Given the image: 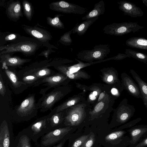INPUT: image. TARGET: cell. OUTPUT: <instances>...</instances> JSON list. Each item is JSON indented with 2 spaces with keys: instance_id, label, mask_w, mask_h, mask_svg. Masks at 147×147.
Here are the masks:
<instances>
[{
  "instance_id": "ac0fdd59",
  "label": "cell",
  "mask_w": 147,
  "mask_h": 147,
  "mask_svg": "<svg viewBox=\"0 0 147 147\" xmlns=\"http://www.w3.org/2000/svg\"><path fill=\"white\" fill-rule=\"evenodd\" d=\"M21 3L19 1L8 2L6 7V13L11 20L16 22L23 17Z\"/></svg>"
},
{
  "instance_id": "d6986e66",
  "label": "cell",
  "mask_w": 147,
  "mask_h": 147,
  "mask_svg": "<svg viewBox=\"0 0 147 147\" xmlns=\"http://www.w3.org/2000/svg\"><path fill=\"white\" fill-rule=\"evenodd\" d=\"M57 107L51 110L48 115V121L51 130L60 128V125L63 121H65L64 110L56 112Z\"/></svg>"
},
{
  "instance_id": "d590c367",
  "label": "cell",
  "mask_w": 147,
  "mask_h": 147,
  "mask_svg": "<svg viewBox=\"0 0 147 147\" xmlns=\"http://www.w3.org/2000/svg\"><path fill=\"white\" fill-rule=\"evenodd\" d=\"M55 52V51L53 50L52 49L47 48V50L42 51L39 55V56H44L47 59L48 58L49 54L53 52Z\"/></svg>"
},
{
  "instance_id": "e0dca14e",
  "label": "cell",
  "mask_w": 147,
  "mask_h": 147,
  "mask_svg": "<svg viewBox=\"0 0 147 147\" xmlns=\"http://www.w3.org/2000/svg\"><path fill=\"white\" fill-rule=\"evenodd\" d=\"M117 3L119 5V9L125 15L136 18L142 16L144 15L141 9L133 3L125 1H119Z\"/></svg>"
},
{
  "instance_id": "30bf717a",
  "label": "cell",
  "mask_w": 147,
  "mask_h": 147,
  "mask_svg": "<svg viewBox=\"0 0 147 147\" xmlns=\"http://www.w3.org/2000/svg\"><path fill=\"white\" fill-rule=\"evenodd\" d=\"M49 7L52 10L66 13L82 15L88 11L87 8L63 1L52 2Z\"/></svg>"
},
{
  "instance_id": "8992f818",
  "label": "cell",
  "mask_w": 147,
  "mask_h": 147,
  "mask_svg": "<svg viewBox=\"0 0 147 147\" xmlns=\"http://www.w3.org/2000/svg\"><path fill=\"white\" fill-rule=\"evenodd\" d=\"M42 97L37 102L40 112H45L51 111L55 104L64 96L65 93L62 87L55 88L47 94L41 93Z\"/></svg>"
},
{
  "instance_id": "cb8c5ba5",
  "label": "cell",
  "mask_w": 147,
  "mask_h": 147,
  "mask_svg": "<svg viewBox=\"0 0 147 147\" xmlns=\"http://www.w3.org/2000/svg\"><path fill=\"white\" fill-rule=\"evenodd\" d=\"M125 43L127 46L132 48L147 50V39L143 37H131L126 40Z\"/></svg>"
},
{
  "instance_id": "5b68a950",
  "label": "cell",
  "mask_w": 147,
  "mask_h": 147,
  "mask_svg": "<svg viewBox=\"0 0 147 147\" xmlns=\"http://www.w3.org/2000/svg\"><path fill=\"white\" fill-rule=\"evenodd\" d=\"M110 52L109 44H100L95 46L91 50L81 51L76 56L77 58L81 60L91 63L94 60H102Z\"/></svg>"
},
{
  "instance_id": "4fadbf2b",
  "label": "cell",
  "mask_w": 147,
  "mask_h": 147,
  "mask_svg": "<svg viewBox=\"0 0 147 147\" xmlns=\"http://www.w3.org/2000/svg\"><path fill=\"white\" fill-rule=\"evenodd\" d=\"M116 113V121L118 124H122L128 121L135 112L133 105L128 103V100L124 99L121 102Z\"/></svg>"
},
{
  "instance_id": "7a4b0ae2",
  "label": "cell",
  "mask_w": 147,
  "mask_h": 147,
  "mask_svg": "<svg viewBox=\"0 0 147 147\" xmlns=\"http://www.w3.org/2000/svg\"><path fill=\"white\" fill-rule=\"evenodd\" d=\"M38 109L39 107L36 102L35 94H29L19 105L16 107L12 119L18 122L28 121L36 116Z\"/></svg>"
},
{
  "instance_id": "f546056e",
  "label": "cell",
  "mask_w": 147,
  "mask_h": 147,
  "mask_svg": "<svg viewBox=\"0 0 147 147\" xmlns=\"http://www.w3.org/2000/svg\"><path fill=\"white\" fill-rule=\"evenodd\" d=\"M127 133L126 131L123 130L117 131L107 135L105 139L107 141H111L123 139L128 136L125 135Z\"/></svg>"
},
{
  "instance_id": "b9f144b4",
  "label": "cell",
  "mask_w": 147,
  "mask_h": 147,
  "mask_svg": "<svg viewBox=\"0 0 147 147\" xmlns=\"http://www.w3.org/2000/svg\"><path fill=\"white\" fill-rule=\"evenodd\" d=\"M105 94L104 92L101 93L99 95L98 100V102L99 101L101 100L104 97Z\"/></svg>"
},
{
  "instance_id": "484cf974",
  "label": "cell",
  "mask_w": 147,
  "mask_h": 147,
  "mask_svg": "<svg viewBox=\"0 0 147 147\" xmlns=\"http://www.w3.org/2000/svg\"><path fill=\"white\" fill-rule=\"evenodd\" d=\"M125 53L147 65V54L130 49H126Z\"/></svg>"
},
{
  "instance_id": "e575fe53",
  "label": "cell",
  "mask_w": 147,
  "mask_h": 147,
  "mask_svg": "<svg viewBox=\"0 0 147 147\" xmlns=\"http://www.w3.org/2000/svg\"><path fill=\"white\" fill-rule=\"evenodd\" d=\"M6 89L4 85L1 73L0 74V94L3 97L5 95Z\"/></svg>"
},
{
  "instance_id": "603a6c76",
  "label": "cell",
  "mask_w": 147,
  "mask_h": 147,
  "mask_svg": "<svg viewBox=\"0 0 147 147\" xmlns=\"http://www.w3.org/2000/svg\"><path fill=\"white\" fill-rule=\"evenodd\" d=\"M105 11V2L103 0H101L94 4L93 9L83 17L82 20L98 17L100 15L104 14Z\"/></svg>"
},
{
  "instance_id": "60d3db41",
  "label": "cell",
  "mask_w": 147,
  "mask_h": 147,
  "mask_svg": "<svg viewBox=\"0 0 147 147\" xmlns=\"http://www.w3.org/2000/svg\"><path fill=\"white\" fill-rule=\"evenodd\" d=\"M112 94L113 95H116L118 94V91L117 89L113 88L111 90Z\"/></svg>"
},
{
  "instance_id": "9a60e30c",
  "label": "cell",
  "mask_w": 147,
  "mask_h": 147,
  "mask_svg": "<svg viewBox=\"0 0 147 147\" xmlns=\"http://www.w3.org/2000/svg\"><path fill=\"white\" fill-rule=\"evenodd\" d=\"M127 131L130 136L128 147H134L147 136V125H135L128 129Z\"/></svg>"
},
{
  "instance_id": "f6af8a7d",
  "label": "cell",
  "mask_w": 147,
  "mask_h": 147,
  "mask_svg": "<svg viewBox=\"0 0 147 147\" xmlns=\"http://www.w3.org/2000/svg\"><path fill=\"white\" fill-rule=\"evenodd\" d=\"M142 1L147 7V0H142Z\"/></svg>"
},
{
  "instance_id": "7bdbcfd3",
  "label": "cell",
  "mask_w": 147,
  "mask_h": 147,
  "mask_svg": "<svg viewBox=\"0 0 147 147\" xmlns=\"http://www.w3.org/2000/svg\"><path fill=\"white\" fill-rule=\"evenodd\" d=\"M89 98L91 100H94L96 99V96L92 94H90L89 96Z\"/></svg>"
},
{
  "instance_id": "74e56055",
  "label": "cell",
  "mask_w": 147,
  "mask_h": 147,
  "mask_svg": "<svg viewBox=\"0 0 147 147\" xmlns=\"http://www.w3.org/2000/svg\"><path fill=\"white\" fill-rule=\"evenodd\" d=\"M147 146V136L139 142L134 147H145Z\"/></svg>"
},
{
  "instance_id": "3957f363",
  "label": "cell",
  "mask_w": 147,
  "mask_h": 147,
  "mask_svg": "<svg viewBox=\"0 0 147 147\" xmlns=\"http://www.w3.org/2000/svg\"><path fill=\"white\" fill-rule=\"evenodd\" d=\"M48 116L45 115L37 119L23 129L35 143L40 137L51 131L48 121Z\"/></svg>"
},
{
  "instance_id": "7c38bea8",
  "label": "cell",
  "mask_w": 147,
  "mask_h": 147,
  "mask_svg": "<svg viewBox=\"0 0 147 147\" xmlns=\"http://www.w3.org/2000/svg\"><path fill=\"white\" fill-rule=\"evenodd\" d=\"M66 79V77L64 74L56 73L51 76L39 79L33 87L37 86L40 84H44L42 85L47 87L41 89L40 92L45 93L50 89L59 87L60 85L64 84Z\"/></svg>"
},
{
  "instance_id": "f35d334b",
  "label": "cell",
  "mask_w": 147,
  "mask_h": 147,
  "mask_svg": "<svg viewBox=\"0 0 147 147\" xmlns=\"http://www.w3.org/2000/svg\"><path fill=\"white\" fill-rule=\"evenodd\" d=\"M104 105V103L102 102H100L95 106L94 111L96 112L100 111L103 108Z\"/></svg>"
},
{
  "instance_id": "ffe728a7",
  "label": "cell",
  "mask_w": 147,
  "mask_h": 147,
  "mask_svg": "<svg viewBox=\"0 0 147 147\" xmlns=\"http://www.w3.org/2000/svg\"><path fill=\"white\" fill-rule=\"evenodd\" d=\"M30 138L23 129L15 137L13 147H32Z\"/></svg>"
},
{
  "instance_id": "8fae6325",
  "label": "cell",
  "mask_w": 147,
  "mask_h": 147,
  "mask_svg": "<svg viewBox=\"0 0 147 147\" xmlns=\"http://www.w3.org/2000/svg\"><path fill=\"white\" fill-rule=\"evenodd\" d=\"M7 78L9 84L14 93H20L27 89L29 86L26 83L20 81L13 68L5 66L1 67Z\"/></svg>"
},
{
  "instance_id": "83f0119b",
  "label": "cell",
  "mask_w": 147,
  "mask_h": 147,
  "mask_svg": "<svg viewBox=\"0 0 147 147\" xmlns=\"http://www.w3.org/2000/svg\"><path fill=\"white\" fill-rule=\"evenodd\" d=\"M24 14L27 19L30 21L32 18L34 9L32 4L26 0H24L22 2Z\"/></svg>"
},
{
  "instance_id": "4316f807",
  "label": "cell",
  "mask_w": 147,
  "mask_h": 147,
  "mask_svg": "<svg viewBox=\"0 0 147 147\" xmlns=\"http://www.w3.org/2000/svg\"><path fill=\"white\" fill-rule=\"evenodd\" d=\"M63 16V15L59 14L55 15L53 18L48 16L47 18V22L49 25L54 28L64 29V25L60 19V17Z\"/></svg>"
},
{
  "instance_id": "9c48e42d",
  "label": "cell",
  "mask_w": 147,
  "mask_h": 147,
  "mask_svg": "<svg viewBox=\"0 0 147 147\" xmlns=\"http://www.w3.org/2000/svg\"><path fill=\"white\" fill-rule=\"evenodd\" d=\"M15 138L11 120L3 119L0 122V147H13Z\"/></svg>"
},
{
  "instance_id": "2e32d148",
  "label": "cell",
  "mask_w": 147,
  "mask_h": 147,
  "mask_svg": "<svg viewBox=\"0 0 147 147\" xmlns=\"http://www.w3.org/2000/svg\"><path fill=\"white\" fill-rule=\"evenodd\" d=\"M11 54L7 53L0 55L1 63L2 66L9 68H21L24 64L30 62L31 59H22L17 56H11Z\"/></svg>"
},
{
  "instance_id": "8d00e7d4",
  "label": "cell",
  "mask_w": 147,
  "mask_h": 147,
  "mask_svg": "<svg viewBox=\"0 0 147 147\" xmlns=\"http://www.w3.org/2000/svg\"><path fill=\"white\" fill-rule=\"evenodd\" d=\"M127 57H131L125 54L119 53L116 56L111 58L110 59L111 60H121Z\"/></svg>"
},
{
  "instance_id": "1f68e13d",
  "label": "cell",
  "mask_w": 147,
  "mask_h": 147,
  "mask_svg": "<svg viewBox=\"0 0 147 147\" xmlns=\"http://www.w3.org/2000/svg\"><path fill=\"white\" fill-rule=\"evenodd\" d=\"M89 136V135H83L76 139L71 147H80Z\"/></svg>"
},
{
  "instance_id": "ee69618b",
  "label": "cell",
  "mask_w": 147,
  "mask_h": 147,
  "mask_svg": "<svg viewBox=\"0 0 147 147\" xmlns=\"http://www.w3.org/2000/svg\"><path fill=\"white\" fill-rule=\"evenodd\" d=\"M113 79V77L112 75H109L108 77L107 80L109 82H111L112 81Z\"/></svg>"
},
{
  "instance_id": "52a82bcc",
  "label": "cell",
  "mask_w": 147,
  "mask_h": 147,
  "mask_svg": "<svg viewBox=\"0 0 147 147\" xmlns=\"http://www.w3.org/2000/svg\"><path fill=\"white\" fill-rule=\"evenodd\" d=\"M72 128L68 126L51 131L41 137L40 147H51L64 140V138Z\"/></svg>"
},
{
  "instance_id": "f1b7e54d",
  "label": "cell",
  "mask_w": 147,
  "mask_h": 147,
  "mask_svg": "<svg viewBox=\"0 0 147 147\" xmlns=\"http://www.w3.org/2000/svg\"><path fill=\"white\" fill-rule=\"evenodd\" d=\"M18 76L20 81L26 83L29 87L33 86L40 79L33 74L23 75Z\"/></svg>"
},
{
  "instance_id": "44dd1931",
  "label": "cell",
  "mask_w": 147,
  "mask_h": 147,
  "mask_svg": "<svg viewBox=\"0 0 147 147\" xmlns=\"http://www.w3.org/2000/svg\"><path fill=\"white\" fill-rule=\"evenodd\" d=\"M130 72L139 86L142 96V99L147 109V83L133 69H130Z\"/></svg>"
},
{
  "instance_id": "6da1fadb",
  "label": "cell",
  "mask_w": 147,
  "mask_h": 147,
  "mask_svg": "<svg viewBox=\"0 0 147 147\" xmlns=\"http://www.w3.org/2000/svg\"><path fill=\"white\" fill-rule=\"evenodd\" d=\"M34 38L21 36L13 42L0 46V55L19 52L26 56L32 55L42 46Z\"/></svg>"
},
{
  "instance_id": "4dcf8cb0",
  "label": "cell",
  "mask_w": 147,
  "mask_h": 147,
  "mask_svg": "<svg viewBox=\"0 0 147 147\" xmlns=\"http://www.w3.org/2000/svg\"><path fill=\"white\" fill-rule=\"evenodd\" d=\"M72 33V29L68 32L65 33L61 36L59 41L65 46H69L72 42L70 35Z\"/></svg>"
},
{
  "instance_id": "836d02e7",
  "label": "cell",
  "mask_w": 147,
  "mask_h": 147,
  "mask_svg": "<svg viewBox=\"0 0 147 147\" xmlns=\"http://www.w3.org/2000/svg\"><path fill=\"white\" fill-rule=\"evenodd\" d=\"M94 136L92 134L90 135L80 147H91L94 141Z\"/></svg>"
},
{
  "instance_id": "ab89813d",
  "label": "cell",
  "mask_w": 147,
  "mask_h": 147,
  "mask_svg": "<svg viewBox=\"0 0 147 147\" xmlns=\"http://www.w3.org/2000/svg\"><path fill=\"white\" fill-rule=\"evenodd\" d=\"M65 139L64 140L53 147H63L65 142Z\"/></svg>"
},
{
  "instance_id": "ba28073f",
  "label": "cell",
  "mask_w": 147,
  "mask_h": 147,
  "mask_svg": "<svg viewBox=\"0 0 147 147\" xmlns=\"http://www.w3.org/2000/svg\"><path fill=\"white\" fill-rule=\"evenodd\" d=\"M22 27L27 34L40 41L43 46L47 48L58 49L49 43L52 38V36L47 30L36 26H31L24 24L22 25Z\"/></svg>"
},
{
  "instance_id": "7402d4cb",
  "label": "cell",
  "mask_w": 147,
  "mask_h": 147,
  "mask_svg": "<svg viewBox=\"0 0 147 147\" xmlns=\"http://www.w3.org/2000/svg\"><path fill=\"white\" fill-rule=\"evenodd\" d=\"M98 19V17L94 18L85 20L80 24L77 23L72 29V33H76L80 36L84 34L91 25Z\"/></svg>"
},
{
  "instance_id": "5bb4252c",
  "label": "cell",
  "mask_w": 147,
  "mask_h": 147,
  "mask_svg": "<svg viewBox=\"0 0 147 147\" xmlns=\"http://www.w3.org/2000/svg\"><path fill=\"white\" fill-rule=\"evenodd\" d=\"M121 88L122 91L125 89L130 95L137 98H142L140 88L133 79L127 74H121Z\"/></svg>"
},
{
  "instance_id": "277c9868",
  "label": "cell",
  "mask_w": 147,
  "mask_h": 147,
  "mask_svg": "<svg viewBox=\"0 0 147 147\" xmlns=\"http://www.w3.org/2000/svg\"><path fill=\"white\" fill-rule=\"evenodd\" d=\"M144 28L137 22H124L113 23L106 25L103 29L106 34L118 36L134 33Z\"/></svg>"
},
{
  "instance_id": "bcb514c9",
  "label": "cell",
  "mask_w": 147,
  "mask_h": 147,
  "mask_svg": "<svg viewBox=\"0 0 147 147\" xmlns=\"http://www.w3.org/2000/svg\"><path fill=\"white\" fill-rule=\"evenodd\" d=\"M92 94L95 96H96L97 94V92L96 91H94L93 92Z\"/></svg>"
},
{
  "instance_id": "d4e9b609",
  "label": "cell",
  "mask_w": 147,
  "mask_h": 147,
  "mask_svg": "<svg viewBox=\"0 0 147 147\" xmlns=\"http://www.w3.org/2000/svg\"><path fill=\"white\" fill-rule=\"evenodd\" d=\"M21 36V35L17 33L8 32H1L0 46L13 42Z\"/></svg>"
},
{
  "instance_id": "d6a6232c",
  "label": "cell",
  "mask_w": 147,
  "mask_h": 147,
  "mask_svg": "<svg viewBox=\"0 0 147 147\" xmlns=\"http://www.w3.org/2000/svg\"><path fill=\"white\" fill-rule=\"evenodd\" d=\"M142 119L141 118H137L125 123L120 127V129H129L135 126Z\"/></svg>"
}]
</instances>
